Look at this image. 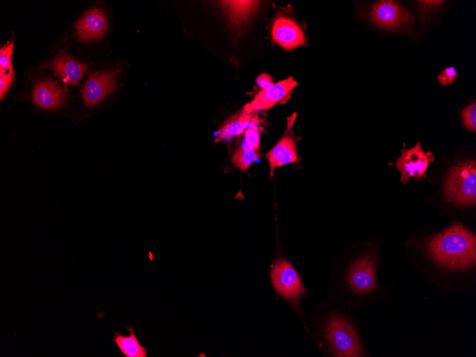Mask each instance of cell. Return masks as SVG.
Returning <instances> with one entry per match:
<instances>
[{
    "mask_svg": "<svg viewBox=\"0 0 476 357\" xmlns=\"http://www.w3.org/2000/svg\"><path fill=\"white\" fill-rule=\"evenodd\" d=\"M427 247L428 257L443 267L466 270L475 264V235L462 224H453L431 237Z\"/></svg>",
    "mask_w": 476,
    "mask_h": 357,
    "instance_id": "1",
    "label": "cell"
},
{
    "mask_svg": "<svg viewBox=\"0 0 476 357\" xmlns=\"http://www.w3.org/2000/svg\"><path fill=\"white\" fill-rule=\"evenodd\" d=\"M445 198L456 205L472 206L476 202V162L465 161L452 167L445 181Z\"/></svg>",
    "mask_w": 476,
    "mask_h": 357,
    "instance_id": "2",
    "label": "cell"
},
{
    "mask_svg": "<svg viewBox=\"0 0 476 357\" xmlns=\"http://www.w3.org/2000/svg\"><path fill=\"white\" fill-rule=\"evenodd\" d=\"M326 338L335 356H364V351L352 324L337 314L331 315L326 328Z\"/></svg>",
    "mask_w": 476,
    "mask_h": 357,
    "instance_id": "3",
    "label": "cell"
},
{
    "mask_svg": "<svg viewBox=\"0 0 476 357\" xmlns=\"http://www.w3.org/2000/svg\"><path fill=\"white\" fill-rule=\"evenodd\" d=\"M403 145L400 157L393 164L400 172L401 182L405 185L411 177H415L416 181H423L427 177L428 165L434 160L433 153L423 150L420 141L410 149L406 148L405 143Z\"/></svg>",
    "mask_w": 476,
    "mask_h": 357,
    "instance_id": "4",
    "label": "cell"
},
{
    "mask_svg": "<svg viewBox=\"0 0 476 357\" xmlns=\"http://www.w3.org/2000/svg\"><path fill=\"white\" fill-rule=\"evenodd\" d=\"M368 18L382 29L396 30L413 21L410 10L395 1L382 0L373 4L369 10Z\"/></svg>",
    "mask_w": 476,
    "mask_h": 357,
    "instance_id": "5",
    "label": "cell"
},
{
    "mask_svg": "<svg viewBox=\"0 0 476 357\" xmlns=\"http://www.w3.org/2000/svg\"><path fill=\"white\" fill-rule=\"evenodd\" d=\"M271 280L275 290L291 301H297L304 291L299 275L285 259L277 260L274 264Z\"/></svg>",
    "mask_w": 476,
    "mask_h": 357,
    "instance_id": "6",
    "label": "cell"
},
{
    "mask_svg": "<svg viewBox=\"0 0 476 357\" xmlns=\"http://www.w3.org/2000/svg\"><path fill=\"white\" fill-rule=\"evenodd\" d=\"M375 258L369 254L362 256L350 267L347 281L350 289L355 294L363 295L376 291V282Z\"/></svg>",
    "mask_w": 476,
    "mask_h": 357,
    "instance_id": "7",
    "label": "cell"
},
{
    "mask_svg": "<svg viewBox=\"0 0 476 357\" xmlns=\"http://www.w3.org/2000/svg\"><path fill=\"white\" fill-rule=\"evenodd\" d=\"M119 68L103 72H93L82 89L86 106L92 107L110 95L116 88Z\"/></svg>",
    "mask_w": 476,
    "mask_h": 357,
    "instance_id": "8",
    "label": "cell"
},
{
    "mask_svg": "<svg viewBox=\"0 0 476 357\" xmlns=\"http://www.w3.org/2000/svg\"><path fill=\"white\" fill-rule=\"evenodd\" d=\"M296 85L297 81L292 76L274 83L268 88L259 91L252 101L243 108V110L247 114H251L254 110L269 108L283 100Z\"/></svg>",
    "mask_w": 476,
    "mask_h": 357,
    "instance_id": "9",
    "label": "cell"
},
{
    "mask_svg": "<svg viewBox=\"0 0 476 357\" xmlns=\"http://www.w3.org/2000/svg\"><path fill=\"white\" fill-rule=\"evenodd\" d=\"M295 118L294 115L289 118L284 135L266 155L269 163L271 176L273 175L275 168L294 162L297 160L296 144L291 132Z\"/></svg>",
    "mask_w": 476,
    "mask_h": 357,
    "instance_id": "10",
    "label": "cell"
},
{
    "mask_svg": "<svg viewBox=\"0 0 476 357\" xmlns=\"http://www.w3.org/2000/svg\"><path fill=\"white\" fill-rule=\"evenodd\" d=\"M271 37L274 41L285 50H293L303 45L305 36L300 26L286 16L277 17L272 25Z\"/></svg>",
    "mask_w": 476,
    "mask_h": 357,
    "instance_id": "11",
    "label": "cell"
},
{
    "mask_svg": "<svg viewBox=\"0 0 476 357\" xmlns=\"http://www.w3.org/2000/svg\"><path fill=\"white\" fill-rule=\"evenodd\" d=\"M43 66L52 70L65 83L76 85L83 77L87 65L70 56L65 50H61L55 58Z\"/></svg>",
    "mask_w": 476,
    "mask_h": 357,
    "instance_id": "12",
    "label": "cell"
},
{
    "mask_svg": "<svg viewBox=\"0 0 476 357\" xmlns=\"http://www.w3.org/2000/svg\"><path fill=\"white\" fill-rule=\"evenodd\" d=\"M108 23L104 14L97 8L84 13L76 24L78 38L84 41L103 38L107 31Z\"/></svg>",
    "mask_w": 476,
    "mask_h": 357,
    "instance_id": "13",
    "label": "cell"
},
{
    "mask_svg": "<svg viewBox=\"0 0 476 357\" xmlns=\"http://www.w3.org/2000/svg\"><path fill=\"white\" fill-rule=\"evenodd\" d=\"M32 98L38 106L53 110L61 108L64 103L66 92L57 82L46 79L40 81L34 85Z\"/></svg>",
    "mask_w": 476,
    "mask_h": 357,
    "instance_id": "14",
    "label": "cell"
},
{
    "mask_svg": "<svg viewBox=\"0 0 476 357\" xmlns=\"http://www.w3.org/2000/svg\"><path fill=\"white\" fill-rule=\"evenodd\" d=\"M219 2L227 16L232 29L239 30L254 14L260 1H221Z\"/></svg>",
    "mask_w": 476,
    "mask_h": 357,
    "instance_id": "15",
    "label": "cell"
},
{
    "mask_svg": "<svg viewBox=\"0 0 476 357\" xmlns=\"http://www.w3.org/2000/svg\"><path fill=\"white\" fill-rule=\"evenodd\" d=\"M254 120L250 114H247L242 110L228 118L220 127L216 141L229 140L234 136L242 134Z\"/></svg>",
    "mask_w": 476,
    "mask_h": 357,
    "instance_id": "16",
    "label": "cell"
},
{
    "mask_svg": "<svg viewBox=\"0 0 476 357\" xmlns=\"http://www.w3.org/2000/svg\"><path fill=\"white\" fill-rule=\"evenodd\" d=\"M127 328L129 332L128 336L115 332L113 338V341L126 357H146L147 350L139 342L136 335L133 332V328L130 327Z\"/></svg>",
    "mask_w": 476,
    "mask_h": 357,
    "instance_id": "17",
    "label": "cell"
},
{
    "mask_svg": "<svg viewBox=\"0 0 476 357\" xmlns=\"http://www.w3.org/2000/svg\"><path fill=\"white\" fill-rule=\"evenodd\" d=\"M259 157L255 150L237 149L232 156L233 164L242 171H247L250 165Z\"/></svg>",
    "mask_w": 476,
    "mask_h": 357,
    "instance_id": "18",
    "label": "cell"
},
{
    "mask_svg": "<svg viewBox=\"0 0 476 357\" xmlns=\"http://www.w3.org/2000/svg\"><path fill=\"white\" fill-rule=\"evenodd\" d=\"M260 137L259 132L253 122L244 130V139L239 148L244 150H255L257 151L260 148Z\"/></svg>",
    "mask_w": 476,
    "mask_h": 357,
    "instance_id": "19",
    "label": "cell"
},
{
    "mask_svg": "<svg viewBox=\"0 0 476 357\" xmlns=\"http://www.w3.org/2000/svg\"><path fill=\"white\" fill-rule=\"evenodd\" d=\"M14 48V42L9 41L1 48L0 51V76L13 71L11 56Z\"/></svg>",
    "mask_w": 476,
    "mask_h": 357,
    "instance_id": "20",
    "label": "cell"
},
{
    "mask_svg": "<svg viewBox=\"0 0 476 357\" xmlns=\"http://www.w3.org/2000/svg\"><path fill=\"white\" fill-rule=\"evenodd\" d=\"M461 118L465 130L476 131V101L474 100L461 112Z\"/></svg>",
    "mask_w": 476,
    "mask_h": 357,
    "instance_id": "21",
    "label": "cell"
},
{
    "mask_svg": "<svg viewBox=\"0 0 476 357\" xmlns=\"http://www.w3.org/2000/svg\"><path fill=\"white\" fill-rule=\"evenodd\" d=\"M457 76V73L454 67H447L438 76V81L441 85L447 86L452 84Z\"/></svg>",
    "mask_w": 476,
    "mask_h": 357,
    "instance_id": "22",
    "label": "cell"
},
{
    "mask_svg": "<svg viewBox=\"0 0 476 357\" xmlns=\"http://www.w3.org/2000/svg\"><path fill=\"white\" fill-rule=\"evenodd\" d=\"M444 3L443 1L440 0H432V1H417L418 9L420 14L425 15L429 12L433 11L434 9H438L441 4Z\"/></svg>",
    "mask_w": 476,
    "mask_h": 357,
    "instance_id": "23",
    "label": "cell"
},
{
    "mask_svg": "<svg viewBox=\"0 0 476 357\" xmlns=\"http://www.w3.org/2000/svg\"><path fill=\"white\" fill-rule=\"evenodd\" d=\"M15 78L14 71L0 76V95L1 100L6 95Z\"/></svg>",
    "mask_w": 476,
    "mask_h": 357,
    "instance_id": "24",
    "label": "cell"
},
{
    "mask_svg": "<svg viewBox=\"0 0 476 357\" xmlns=\"http://www.w3.org/2000/svg\"><path fill=\"white\" fill-rule=\"evenodd\" d=\"M258 86L266 89L274 84L272 77L267 73H261L256 79Z\"/></svg>",
    "mask_w": 476,
    "mask_h": 357,
    "instance_id": "25",
    "label": "cell"
}]
</instances>
